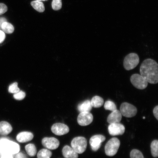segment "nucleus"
Wrapping results in <instances>:
<instances>
[{"label":"nucleus","mask_w":158,"mask_h":158,"mask_svg":"<svg viewBox=\"0 0 158 158\" xmlns=\"http://www.w3.org/2000/svg\"><path fill=\"white\" fill-rule=\"evenodd\" d=\"M120 146V141L118 138H111L106 143L105 147L106 155L109 156H113L117 153Z\"/></svg>","instance_id":"3"},{"label":"nucleus","mask_w":158,"mask_h":158,"mask_svg":"<svg viewBox=\"0 0 158 158\" xmlns=\"http://www.w3.org/2000/svg\"><path fill=\"white\" fill-rule=\"evenodd\" d=\"M125 130L124 125L119 123L110 124L108 127L109 133L112 136L122 135L124 133Z\"/></svg>","instance_id":"9"},{"label":"nucleus","mask_w":158,"mask_h":158,"mask_svg":"<svg viewBox=\"0 0 158 158\" xmlns=\"http://www.w3.org/2000/svg\"><path fill=\"white\" fill-rule=\"evenodd\" d=\"M71 146L78 154H82L86 151L87 141L85 138L82 137L75 138L71 142Z\"/></svg>","instance_id":"5"},{"label":"nucleus","mask_w":158,"mask_h":158,"mask_svg":"<svg viewBox=\"0 0 158 158\" xmlns=\"http://www.w3.org/2000/svg\"><path fill=\"white\" fill-rule=\"evenodd\" d=\"M104 107L105 110H110L111 111L117 110L115 104L111 101H107L104 104Z\"/></svg>","instance_id":"24"},{"label":"nucleus","mask_w":158,"mask_h":158,"mask_svg":"<svg viewBox=\"0 0 158 158\" xmlns=\"http://www.w3.org/2000/svg\"><path fill=\"white\" fill-rule=\"evenodd\" d=\"M122 118V114L119 110H116L112 111L107 118V122L110 124L119 123Z\"/></svg>","instance_id":"13"},{"label":"nucleus","mask_w":158,"mask_h":158,"mask_svg":"<svg viewBox=\"0 0 158 158\" xmlns=\"http://www.w3.org/2000/svg\"><path fill=\"white\" fill-rule=\"evenodd\" d=\"M42 144L44 147L50 150H55L59 146V142L58 139L54 137H45L42 139Z\"/></svg>","instance_id":"12"},{"label":"nucleus","mask_w":158,"mask_h":158,"mask_svg":"<svg viewBox=\"0 0 158 158\" xmlns=\"http://www.w3.org/2000/svg\"><path fill=\"white\" fill-rule=\"evenodd\" d=\"M1 30L5 33L11 34L13 32L15 28L11 23H8L7 22H6L2 25Z\"/></svg>","instance_id":"19"},{"label":"nucleus","mask_w":158,"mask_h":158,"mask_svg":"<svg viewBox=\"0 0 158 158\" xmlns=\"http://www.w3.org/2000/svg\"><path fill=\"white\" fill-rule=\"evenodd\" d=\"M92 106L90 101L86 100L80 104L78 106V110L80 112H90L92 109Z\"/></svg>","instance_id":"17"},{"label":"nucleus","mask_w":158,"mask_h":158,"mask_svg":"<svg viewBox=\"0 0 158 158\" xmlns=\"http://www.w3.org/2000/svg\"><path fill=\"white\" fill-rule=\"evenodd\" d=\"M131 84L135 88L143 90L147 88L148 82L141 75L133 74L130 78Z\"/></svg>","instance_id":"7"},{"label":"nucleus","mask_w":158,"mask_h":158,"mask_svg":"<svg viewBox=\"0 0 158 158\" xmlns=\"http://www.w3.org/2000/svg\"><path fill=\"white\" fill-rule=\"evenodd\" d=\"M37 1H46V0H37Z\"/></svg>","instance_id":"35"},{"label":"nucleus","mask_w":158,"mask_h":158,"mask_svg":"<svg viewBox=\"0 0 158 158\" xmlns=\"http://www.w3.org/2000/svg\"><path fill=\"white\" fill-rule=\"evenodd\" d=\"M15 158H27V157L24 154L19 152L16 154Z\"/></svg>","instance_id":"31"},{"label":"nucleus","mask_w":158,"mask_h":158,"mask_svg":"<svg viewBox=\"0 0 158 158\" xmlns=\"http://www.w3.org/2000/svg\"><path fill=\"white\" fill-rule=\"evenodd\" d=\"M6 37L5 33L1 30H0V44L5 40Z\"/></svg>","instance_id":"30"},{"label":"nucleus","mask_w":158,"mask_h":158,"mask_svg":"<svg viewBox=\"0 0 158 158\" xmlns=\"http://www.w3.org/2000/svg\"><path fill=\"white\" fill-rule=\"evenodd\" d=\"M31 5L33 8L39 12L42 13L45 10L44 4L42 2L35 1L31 2Z\"/></svg>","instance_id":"20"},{"label":"nucleus","mask_w":158,"mask_h":158,"mask_svg":"<svg viewBox=\"0 0 158 158\" xmlns=\"http://www.w3.org/2000/svg\"><path fill=\"white\" fill-rule=\"evenodd\" d=\"M139 62V58L138 55L135 53H130L124 58L123 66L126 70H133L137 66Z\"/></svg>","instance_id":"4"},{"label":"nucleus","mask_w":158,"mask_h":158,"mask_svg":"<svg viewBox=\"0 0 158 158\" xmlns=\"http://www.w3.org/2000/svg\"><path fill=\"white\" fill-rule=\"evenodd\" d=\"M153 113L154 116L156 119L158 120V106H157L154 108L153 110Z\"/></svg>","instance_id":"32"},{"label":"nucleus","mask_w":158,"mask_h":158,"mask_svg":"<svg viewBox=\"0 0 158 158\" xmlns=\"http://www.w3.org/2000/svg\"><path fill=\"white\" fill-rule=\"evenodd\" d=\"M62 154L65 158H78V154L72 147L66 145L62 149Z\"/></svg>","instance_id":"15"},{"label":"nucleus","mask_w":158,"mask_h":158,"mask_svg":"<svg viewBox=\"0 0 158 158\" xmlns=\"http://www.w3.org/2000/svg\"><path fill=\"white\" fill-rule=\"evenodd\" d=\"M7 7L4 4L0 3V15L4 14L7 11Z\"/></svg>","instance_id":"29"},{"label":"nucleus","mask_w":158,"mask_h":158,"mask_svg":"<svg viewBox=\"0 0 158 158\" xmlns=\"http://www.w3.org/2000/svg\"><path fill=\"white\" fill-rule=\"evenodd\" d=\"M7 22V19L5 17L0 18V30H1V27L2 25L4 23Z\"/></svg>","instance_id":"34"},{"label":"nucleus","mask_w":158,"mask_h":158,"mask_svg":"<svg viewBox=\"0 0 158 158\" xmlns=\"http://www.w3.org/2000/svg\"><path fill=\"white\" fill-rule=\"evenodd\" d=\"M120 112L124 117L131 118L136 115L137 110L135 106L127 102L122 104L120 107Z\"/></svg>","instance_id":"6"},{"label":"nucleus","mask_w":158,"mask_h":158,"mask_svg":"<svg viewBox=\"0 0 158 158\" xmlns=\"http://www.w3.org/2000/svg\"><path fill=\"white\" fill-rule=\"evenodd\" d=\"M33 135L29 132H22L18 134L16 139L21 143H25L31 141L33 139Z\"/></svg>","instance_id":"14"},{"label":"nucleus","mask_w":158,"mask_h":158,"mask_svg":"<svg viewBox=\"0 0 158 158\" xmlns=\"http://www.w3.org/2000/svg\"><path fill=\"white\" fill-rule=\"evenodd\" d=\"M151 148L152 155L154 157H157L158 156V141L157 140H154L152 142Z\"/></svg>","instance_id":"22"},{"label":"nucleus","mask_w":158,"mask_h":158,"mask_svg":"<svg viewBox=\"0 0 158 158\" xmlns=\"http://www.w3.org/2000/svg\"><path fill=\"white\" fill-rule=\"evenodd\" d=\"M143 119H145V117H143Z\"/></svg>","instance_id":"36"},{"label":"nucleus","mask_w":158,"mask_h":158,"mask_svg":"<svg viewBox=\"0 0 158 158\" xmlns=\"http://www.w3.org/2000/svg\"><path fill=\"white\" fill-rule=\"evenodd\" d=\"M90 102L92 107L98 108L101 107L103 105L104 100L101 97L96 96L92 98Z\"/></svg>","instance_id":"18"},{"label":"nucleus","mask_w":158,"mask_h":158,"mask_svg":"<svg viewBox=\"0 0 158 158\" xmlns=\"http://www.w3.org/2000/svg\"><path fill=\"white\" fill-rule=\"evenodd\" d=\"M26 94L24 92L22 91H19V92L14 95V98L16 100H21L24 98Z\"/></svg>","instance_id":"28"},{"label":"nucleus","mask_w":158,"mask_h":158,"mask_svg":"<svg viewBox=\"0 0 158 158\" xmlns=\"http://www.w3.org/2000/svg\"><path fill=\"white\" fill-rule=\"evenodd\" d=\"M52 133L57 135H62L68 133L69 128L68 126L62 123L54 124L51 127Z\"/></svg>","instance_id":"11"},{"label":"nucleus","mask_w":158,"mask_h":158,"mask_svg":"<svg viewBox=\"0 0 158 158\" xmlns=\"http://www.w3.org/2000/svg\"><path fill=\"white\" fill-rule=\"evenodd\" d=\"M131 158H144L143 153L137 149H133L130 154Z\"/></svg>","instance_id":"25"},{"label":"nucleus","mask_w":158,"mask_h":158,"mask_svg":"<svg viewBox=\"0 0 158 158\" xmlns=\"http://www.w3.org/2000/svg\"><path fill=\"white\" fill-rule=\"evenodd\" d=\"M25 149L27 154L30 156L34 157L36 155L37 149L34 144H28L25 146Z\"/></svg>","instance_id":"21"},{"label":"nucleus","mask_w":158,"mask_h":158,"mask_svg":"<svg viewBox=\"0 0 158 158\" xmlns=\"http://www.w3.org/2000/svg\"><path fill=\"white\" fill-rule=\"evenodd\" d=\"M140 75L148 83L157 84L158 82V64L155 60L148 59L144 60L140 68Z\"/></svg>","instance_id":"1"},{"label":"nucleus","mask_w":158,"mask_h":158,"mask_svg":"<svg viewBox=\"0 0 158 158\" xmlns=\"http://www.w3.org/2000/svg\"><path fill=\"white\" fill-rule=\"evenodd\" d=\"M12 127L8 122L2 121L0 122V134L7 135L12 131Z\"/></svg>","instance_id":"16"},{"label":"nucleus","mask_w":158,"mask_h":158,"mask_svg":"<svg viewBox=\"0 0 158 158\" xmlns=\"http://www.w3.org/2000/svg\"><path fill=\"white\" fill-rule=\"evenodd\" d=\"M20 91L19 89L18 86L17 82H15L10 85L9 88V92L10 93L16 94Z\"/></svg>","instance_id":"27"},{"label":"nucleus","mask_w":158,"mask_h":158,"mask_svg":"<svg viewBox=\"0 0 158 158\" xmlns=\"http://www.w3.org/2000/svg\"><path fill=\"white\" fill-rule=\"evenodd\" d=\"M106 138L102 135H96L92 136L90 139L89 143L91 148L94 151H97L99 149L102 143L105 141Z\"/></svg>","instance_id":"10"},{"label":"nucleus","mask_w":158,"mask_h":158,"mask_svg":"<svg viewBox=\"0 0 158 158\" xmlns=\"http://www.w3.org/2000/svg\"><path fill=\"white\" fill-rule=\"evenodd\" d=\"M52 155V152L49 150L42 149L37 154V158H50Z\"/></svg>","instance_id":"23"},{"label":"nucleus","mask_w":158,"mask_h":158,"mask_svg":"<svg viewBox=\"0 0 158 158\" xmlns=\"http://www.w3.org/2000/svg\"><path fill=\"white\" fill-rule=\"evenodd\" d=\"M94 117L92 114L88 112H81L77 118V122L79 125L86 126L92 123Z\"/></svg>","instance_id":"8"},{"label":"nucleus","mask_w":158,"mask_h":158,"mask_svg":"<svg viewBox=\"0 0 158 158\" xmlns=\"http://www.w3.org/2000/svg\"><path fill=\"white\" fill-rule=\"evenodd\" d=\"M20 147L18 144L11 141L6 138L0 139V155L8 153L15 155L19 152Z\"/></svg>","instance_id":"2"},{"label":"nucleus","mask_w":158,"mask_h":158,"mask_svg":"<svg viewBox=\"0 0 158 158\" xmlns=\"http://www.w3.org/2000/svg\"><path fill=\"white\" fill-rule=\"evenodd\" d=\"M1 158H13V155L11 154L5 153L1 155Z\"/></svg>","instance_id":"33"},{"label":"nucleus","mask_w":158,"mask_h":158,"mask_svg":"<svg viewBox=\"0 0 158 158\" xmlns=\"http://www.w3.org/2000/svg\"><path fill=\"white\" fill-rule=\"evenodd\" d=\"M52 6L53 10H59L62 7V0H53Z\"/></svg>","instance_id":"26"}]
</instances>
